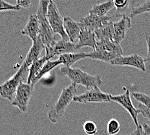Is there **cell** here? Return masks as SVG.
<instances>
[{"instance_id":"34","label":"cell","mask_w":150,"mask_h":135,"mask_svg":"<svg viewBox=\"0 0 150 135\" xmlns=\"http://www.w3.org/2000/svg\"><path fill=\"white\" fill-rule=\"evenodd\" d=\"M96 135H108V133H107V132H106L105 131L102 129V130L98 131V133L96 134Z\"/></svg>"},{"instance_id":"12","label":"cell","mask_w":150,"mask_h":135,"mask_svg":"<svg viewBox=\"0 0 150 135\" xmlns=\"http://www.w3.org/2000/svg\"><path fill=\"white\" fill-rule=\"evenodd\" d=\"M131 26V18L128 16L124 14L120 20L113 23V40L118 44L126 37L127 31Z\"/></svg>"},{"instance_id":"8","label":"cell","mask_w":150,"mask_h":135,"mask_svg":"<svg viewBox=\"0 0 150 135\" xmlns=\"http://www.w3.org/2000/svg\"><path fill=\"white\" fill-rule=\"evenodd\" d=\"M34 86L21 82L18 87L11 105L16 106L22 112H26L30 99L32 97Z\"/></svg>"},{"instance_id":"6","label":"cell","mask_w":150,"mask_h":135,"mask_svg":"<svg viewBox=\"0 0 150 135\" xmlns=\"http://www.w3.org/2000/svg\"><path fill=\"white\" fill-rule=\"evenodd\" d=\"M47 19L53 32L60 34L62 40H69L64 28V18L61 16L57 5L54 1H49Z\"/></svg>"},{"instance_id":"7","label":"cell","mask_w":150,"mask_h":135,"mask_svg":"<svg viewBox=\"0 0 150 135\" xmlns=\"http://www.w3.org/2000/svg\"><path fill=\"white\" fill-rule=\"evenodd\" d=\"M124 14H118L117 12L112 16H98L92 14H88L86 16L81 18L80 25L81 29L89 30L95 32L100 28L104 26L110 21H114L118 18H121Z\"/></svg>"},{"instance_id":"30","label":"cell","mask_w":150,"mask_h":135,"mask_svg":"<svg viewBox=\"0 0 150 135\" xmlns=\"http://www.w3.org/2000/svg\"><path fill=\"white\" fill-rule=\"evenodd\" d=\"M145 40L147 44V47H148V53H147L146 57L144 59L145 62H150V34L146 33Z\"/></svg>"},{"instance_id":"20","label":"cell","mask_w":150,"mask_h":135,"mask_svg":"<svg viewBox=\"0 0 150 135\" xmlns=\"http://www.w3.org/2000/svg\"><path fill=\"white\" fill-rule=\"evenodd\" d=\"M113 21H110L104 26L95 31L98 40H113Z\"/></svg>"},{"instance_id":"2","label":"cell","mask_w":150,"mask_h":135,"mask_svg":"<svg viewBox=\"0 0 150 135\" xmlns=\"http://www.w3.org/2000/svg\"><path fill=\"white\" fill-rule=\"evenodd\" d=\"M76 84L73 83L62 90L55 104L51 106L47 112L48 118L52 123H57L64 116L68 106L76 96Z\"/></svg>"},{"instance_id":"26","label":"cell","mask_w":150,"mask_h":135,"mask_svg":"<svg viewBox=\"0 0 150 135\" xmlns=\"http://www.w3.org/2000/svg\"><path fill=\"white\" fill-rule=\"evenodd\" d=\"M83 129L87 135H96L98 132L97 125L92 121H86L83 125Z\"/></svg>"},{"instance_id":"17","label":"cell","mask_w":150,"mask_h":135,"mask_svg":"<svg viewBox=\"0 0 150 135\" xmlns=\"http://www.w3.org/2000/svg\"><path fill=\"white\" fill-rule=\"evenodd\" d=\"M43 48H44V46L43 44L40 36H38L35 41L33 42V46L30 48L26 58L23 61V63L25 64L26 66L29 68L33 62L40 58V53Z\"/></svg>"},{"instance_id":"19","label":"cell","mask_w":150,"mask_h":135,"mask_svg":"<svg viewBox=\"0 0 150 135\" xmlns=\"http://www.w3.org/2000/svg\"><path fill=\"white\" fill-rule=\"evenodd\" d=\"M48 60H50V59H49L48 57H47L45 55H44L42 57H40L38 60L33 62V64L30 65V67L29 68V72L27 80V84H32L33 81L37 76V75L38 74L40 71L41 70V69L43 66V65L45 64V62Z\"/></svg>"},{"instance_id":"27","label":"cell","mask_w":150,"mask_h":135,"mask_svg":"<svg viewBox=\"0 0 150 135\" xmlns=\"http://www.w3.org/2000/svg\"><path fill=\"white\" fill-rule=\"evenodd\" d=\"M113 4L117 11V13L122 14L121 12L124 11L129 7V1L127 0H115Z\"/></svg>"},{"instance_id":"29","label":"cell","mask_w":150,"mask_h":135,"mask_svg":"<svg viewBox=\"0 0 150 135\" xmlns=\"http://www.w3.org/2000/svg\"><path fill=\"white\" fill-rule=\"evenodd\" d=\"M138 107L143 116L150 121V109L146 108L144 105H143L141 103H139Z\"/></svg>"},{"instance_id":"32","label":"cell","mask_w":150,"mask_h":135,"mask_svg":"<svg viewBox=\"0 0 150 135\" xmlns=\"http://www.w3.org/2000/svg\"><path fill=\"white\" fill-rule=\"evenodd\" d=\"M129 135H144V131L142 125H139L136 129L133 131Z\"/></svg>"},{"instance_id":"11","label":"cell","mask_w":150,"mask_h":135,"mask_svg":"<svg viewBox=\"0 0 150 135\" xmlns=\"http://www.w3.org/2000/svg\"><path fill=\"white\" fill-rule=\"evenodd\" d=\"M113 66H127L139 69L144 72L146 70L145 60L138 54H132L127 56H120L110 62Z\"/></svg>"},{"instance_id":"21","label":"cell","mask_w":150,"mask_h":135,"mask_svg":"<svg viewBox=\"0 0 150 135\" xmlns=\"http://www.w3.org/2000/svg\"><path fill=\"white\" fill-rule=\"evenodd\" d=\"M115 7L113 1H107L100 4L93 5V7L89 11V14L98 16H105L110 10Z\"/></svg>"},{"instance_id":"10","label":"cell","mask_w":150,"mask_h":135,"mask_svg":"<svg viewBox=\"0 0 150 135\" xmlns=\"http://www.w3.org/2000/svg\"><path fill=\"white\" fill-rule=\"evenodd\" d=\"M123 89L125 90V92L124 94L117 96H114L111 94H109V98H110L111 101L118 103V104L120 105L123 108L126 110L128 113L130 114L131 118H132L134 124H135L136 127H137L139 125L138 121V114L140 113V112L139 109H136L133 104V102L131 101L130 97L131 93L129 90L127 89L126 87H124Z\"/></svg>"},{"instance_id":"18","label":"cell","mask_w":150,"mask_h":135,"mask_svg":"<svg viewBox=\"0 0 150 135\" xmlns=\"http://www.w3.org/2000/svg\"><path fill=\"white\" fill-rule=\"evenodd\" d=\"M86 58H88V53H71L60 55L58 60L61 64H63L65 66L71 67L76 62Z\"/></svg>"},{"instance_id":"15","label":"cell","mask_w":150,"mask_h":135,"mask_svg":"<svg viewBox=\"0 0 150 135\" xmlns=\"http://www.w3.org/2000/svg\"><path fill=\"white\" fill-rule=\"evenodd\" d=\"M64 28L69 41L74 42L75 39L79 37L80 33L81 27L80 23L67 16L64 18Z\"/></svg>"},{"instance_id":"13","label":"cell","mask_w":150,"mask_h":135,"mask_svg":"<svg viewBox=\"0 0 150 135\" xmlns=\"http://www.w3.org/2000/svg\"><path fill=\"white\" fill-rule=\"evenodd\" d=\"M76 50H77L76 44L74 42H71L69 40L61 39L56 41L51 49L48 53H45V55L50 59L55 55L60 56L66 53H74Z\"/></svg>"},{"instance_id":"28","label":"cell","mask_w":150,"mask_h":135,"mask_svg":"<svg viewBox=\"0 0 150 135\" xmlns=\"http://www.w3.org/2000/svg\"><path fill=\"white\" fill-rule=\"evenodd\" d=\"M21 8L16 5H12L8 2L0 0V12L6 11H19Z\"/></svg>"},{"instance_id":"16","label":"cell","mask_w":150,"mask_h":135,"mask_svg":"<svg viewBox=\"0 0 150 135\" xmlns=\"http://www.w3.org/2000/svg\"><path fill=\"white\" fill-rule=\"evenodd\" d=\"M78 39H79V42L76 44L77 49H79L85 46L89 47V48H92L93 49H95L96 42H97L95 32L89 30L81 29Z\"/></svg>"},{"instance_id":"25","label":"cell","mask_w":150,"mask_h":135,"mask_svg":"<svg viewBox=\"0 0 150 135\" xmlns=\"http://www.w3.org/2000/svg\"><path fill=\"white\" fill-rule=\"evenodd\" d=\"M120 124L116 119L112 118L109 121L107 127V133L108 135H116L120 131Z\"/></svg>"},{"instance_id":"33","label":"cell","mask_w":150,"mask_h":135,"mask_svg":"<svg viewBox=\"0 0 150 135\" xmlns=\"http://www.w3.org/2000/svg\"><path fill=\"white\" fill-rule=\"evenodd\" d=\"M142 127L144 131V135H150V125L147 124H144Z\"/></svg>"},{"instance_id":"22","label":"cell","mask_w":150,"mask_h":135,"mask_svg":"<svg viewBox=\"0 0 150 135\" xmlns=\"http://www.w3.org/2000/svg\"><path fill=\"white\" fill-rule=\"evenodd\" d=\"M60 64H61V63L58 60H55V61L48 60L47 61L45 62V64L43 65V66L41 69V70L40 71L38 74L37 75V76L36 77L35 79H34V80L33 81V82L32 83V84H30V85H32L34 87L35 84L40 79H41V78L43 76V75H45L46 74H47L48 72H49L50 71H51L52 69H54L56 66H57L60 65Z\"/></svg>"},{"instance_id":"14","label":"cell","mask_w":150,"mask_h":135,"mask_svg":"<svg viewBox=\"0 0 150 135\" xmlns=\"http://www.w3.org/2000/svg\"><path fill=\"white\" fill-rule=\"evenodd\" d=\"M21 34L30 37L33 42L35 41L40 34V21L36 14H30L27 24L21 30Z\"/></svg>"},{"instance_id":"9","label":"cell","mask_w":150,"mask_h":135,"mask_svg":"<svg viewBox=\"0 0 150 135\" xmlns=\"http://www.w3.org/2000/svg\"><path fill=\"white\" fill-rule=\"evenodd\" d=\"M74 102L80 103H108L111 100L109 98V94L103 92L99 87H95L93 89L87 90L86 92L74 96L73 99Z\"/></svg>"},{"instance_id":"31","label":"cell","mask_w":150,"mask_h":135,"mask_svg":"<svg viewBox=\"0 0 150 135\" xmlns=\"http://www.w3.org/2000/svg\"><path fill=\"white\" fill-rule=\"evenodd\" d=\"M31 1L30 0H18L16 1L17 5L23 8H28L31 4Z\"/></svg>"},{"instance_id":"35","label":"cell","mask_w":150,"mask_h":135,"mask_svg":"<svg viewBox=\"0 0 150 135\" xmlns=\"http://www.w3.org/2000/svg\"><path fill=\"white\" fill-rule=\"evenodd\" d=\"M121 135H129V134H121Z\"/></svg>"},{"instance_id":"5","label":"cell","mask_w":150,"mask_h":135,"mask_svg":"<svg viewBox=\"0 0 150 135\" xmlns=\"http://www.w3.org/2000/svg\"><path fill=\"white\" fill-rule=\"evenodd\" d=\"M29 72V68L26 66L23 62L21 67L13 76L0 84V96L3 98L12 101L13 100L18 87L23 82L26 75Z\"/></svg>"},{"instance_id":"24","label":"cell","mask_w":150,"mask_h":135,"mask_svg":"<svg viewBox=\"0 0 150 135\" xmlns=\"http://www.w3.org/2000/svg\"><path fill=\"white\" fill-rule=\"evenodd\" d=\"M131 95L137 101L139 102V103H141L143 105H144L146 108L150 109V96L144 93L137 92H132Z\"/></svg>"},{"instance_id":"3","label":"cell","mask_w":150,"mask_h":135,"mask_svg":"<svg viewBox=\"0 0 150 135\" xmlns=\"http://www.w3.org/2000/svg\"><path fill=\"white\" fill-rule=\"evenodd\" d=\"M49 1H39L38 7L37 15L40 21V34L42 42L44 46L45 51L48 53L54 46L56 40L55 39V33L53 32L52 28L49 24L47 19L48 6Z\"/></svg>"},{"instance_id":"1","label":"cell","mask_w":150,"mask_h":135,"mask_svg":"<svg viewBox=\"0 0 150 135\" xmlns=\"http://www.w3.org/2000/svg\"><path fill=\"white\" fill-rule=\"evenodd\" d=\"M122 55L120 44L114 40H97L95 49L88 53V58L110 64L111 61Z\"/></svg>"},{"instance_id":"4","label":"cell","mask_w":150,"mask_h":135,"mask_svg":"<svg viewBox=\"0 0 150 135\" xmlns=\"http://www.w3.org/2000/svg\"><path fill=\"white\" fill-rule=\"evenodd\" d=\"M62 74L67 77L73 83L85 86L87 90L100 86L103 81L100 75H93L80 68H73L63 66L60 69Z\"/></svg>"},{"instance_id":"23","label":"cell","mask_w":150,"mask_h":135,"mask_svg":"<svg viewBox=\"0 0 150 135\" xmlns=\"http://www.w3.org/2000/svg\"><path fill=\"white\" fill-rule=\"evenodd\" d=\"M146 12H150V0H147L138 7H133L130 12L129 18H134Z\"/></svg>"}]
</instances>
